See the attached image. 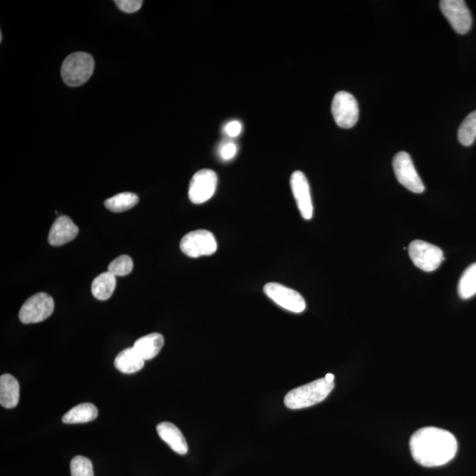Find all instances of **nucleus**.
Masks as SVG:
<instances>
[{
	"label": "nucleus",
	"instance_id": "nucleus-1",
	"mask_svg": "<svg viewBox=\"0 0 476 476\" xmlns=\"http://www.w3.org/2000/svg\"><path fill=\"white\" fill-rule=\"evenodd\" d=\"M409 446L413 460L426 468L447 464L458 451V442L453 434L436 427H425L413 433Z\"/></svg>",
	"mask_w": 476,
	"mask_h": 476
},
{
	"label": "nucleus",
	"instance_id": "nucleus-2",
	"mask_svg": "<svg viewBox=\"0 0 476 476\" xmlns=\"http://www.w3.org/2000/svg\"><path fill=\"white\" fill-rule=\"evenodd\" d=\"M335 382L319 378L307 385L293 389L285 396L284 404L290 409L309 408L324 401L331 394Z\"/></svg>",
	"mask_w": 476,
	"mask_h": 476
},
{
	"label": "nucleus",
	"instance_id": "nucleus-3",
	"mask_svg": "<svg viewBox=\"0 0 476 476\" xmlns=\"http://www.w3.org/2000/svg\"><path fill=\"white\" fill-rule=\"evenodd\" d=\"M95 69V60L86 52H75L65 59L61 68L62 79L72 88L85 84Z\"/></svg>",
	"mask_w": 476,
	"mask_h": 476
},
{
	"label": "nucleus",
	"instance_id": "nucleus-4",
	"mask_svg": "<svg viewBox=\"0 0 476 476\" xmlns=\"http://www.w3.org/2000/svg\"><path fill=\"white\" fill-rule=\"evenodd\" d=\"M218 245L213 233L206 229H198L188 233L180 242V249L190 258H200L213 255L217 252Z\"/></svg>",
	"mask_w": 476,
	"mask_h": 476
},
{
	"label": "nucleus",
	"instance_id": "nucleus-5",
	"mask_svg": "<svg viewBox=\"0 0 476 476\" xmlns=\"http://www.w3.org/2000/svg\"><path fill=\"white\" fill-rule=\"evenodd\" d=\"M409 255L416 266L428 273L439 269L444 259L442 250L423 240L413 241L409 246Z\"/></svg>",
	"mask_w": 476,
	"mask_h": 476
},
{
	"label": "nucleus",
	"instance_id": "nucleus-6",
	"mask_svg": "<svg viewBox=\"0 0 476 476\" xmlns=\"http://www.w3.org/2000/svg\"><path fill=\"white\" fill-rule=\"evenodd\" d=\"M54 300L50 295L37 293L32 295L20 308L19 319L23 324H34L47 319L54 311Z\"/></svg>",
	"mask_w": 476,
	"mask_h": 476
},
{
	"label": "nucleus",
	"instance_id": "nucleus-7",
	"mask_svg": "<svg viewBox=\"0 0 476 476\" xmlns=\"http://www.w3.org/2000/svg\"><path fill=\"white\" fill-rule=\"evenodd\" d=\"M332 113L337 126L349 129L359 121V103L350 93L338 92L333 97Z\"/></svg>",
	"mask_w": 476,
	"mask_h": 476
},
{
	"label": "nucleus",
	"instance_id": "nucleus-8",
	"mask_svg": "<svg viewBox=\"0 0 476 476\" xmlns=\"http://www.w3.org/2000/svg\"><path fill=\"white\" fill-rule=\"evenodd\" d=\"M392 167H394L395 176L399 184H401L410 192L415 193L425 192V185L416 172L411 156L408 153L399 152L394 157Z\"/></svg>",
	"mask_w": 476,
	"mask_h": 476
},
{
	"label": "nucleus",
	"instance_id": "nucleus-9",
	"mask_svg": "<svg viewBox=\"0 0 476 476\" xmlns=\"http://www.w3.org/2000/svg\"><path fill=\"white\" fill-rule=\"evenodd\" d=\"M264 292L267 297L288 311L301 314L307 308V303L302 295L283 284L267 283L264 286Z\"/></svg>",
	"mask_w": 476,
	"mask_h": 476
},
{
	"label": "nucleus",
	"instance_id": "nucleus-10",
	"mask_svg": "<svg viewBox=\"0 0 476 476\" xmlns=\"http://www.w3.org/2000/svg\"><path fill=\"white\" fill-rule=\"evenodd\" d=\"M218 176L214 170L204 169L194 174L189 186V199L193 204H203L214 196Z\"/></svg>",
	"mask_w": 476,
	"mask_h": 476
},
{
	"label": "nucleus",
	"instance_id": "nucleus-11",
	"mask_svg": "<svg viewBox=\"0 0 476 476\" xmlns=\"http://www.w3.org/2000/svg\"><path fill=\"white\" fill-rule=\"evenodd\" d=\"M440 9L458 34H465L471 30L472 16L465 1L442 0L440 1Z\"/></svg>",
	"mask_w": 476,
	"mask_h": 476
},
{
	"label": "nucleus",
	"instance_id": "nucleus-12",
	"mask_svg": "<svg viewBox=\"0 0 476 476\" xmlns=\"http://www.w3.org/2000/svg\"><path fill=\"white\" fill-rule=\"evenodd\" d=\"M290 186L302 217L304 220H311L314 215V205L307 176L302 172H295L290 177Z\"/></svg>",
	"mask_w": 476,
	"mask_h": 476
},
{
	"label": "nucleus",
	"instance_id": "nucleus-13",
	"mask_svg": "<svg viewBox=\"0 0 476 476\" xmlns=\"http://www.w3.org/2000/svg\"><path fill=\"white\" fill-rule=\"evenodd\" d=\"M78 233L79 229L71 218L62 215L52 224L48 240L53 246L64 245L74 240Z\"/></svg>",
	"mask_w": 476,
	"mask_h": 476
},
{
	"label": "nucleus",
	"instance_id": "nucleus-14",
	"mask_svg": "<svg viewBox=\"0 0 476 476\" xmlns=\"http://www.w3.org/2000/svg\"><path fill=\"white\" fill-rule=\"evenodd\" d=\"M157 433L160 437L175 451V453L185 455L188 453V444H187L185 437H184L181 430H180L173 423L169 422H162L159 423L157 427Z\"/></svg>",
	"mask_w": 476,
	"mask_h": 476
},
{
	"label": "nucleus",
	"instance_id": "nucleus-15",
	"mask_svg": "<svg viewBox=\"0 0 476 476\" xmlns=\"http://www.w3.org/2000/svg\"><path fill=\"white\" fill-rule=\"evenodd\" d=\"M20 385L12 375L4 374L0 378V404L6 409H13L18 405Z\"/></svg>",
	"mask_w": 476,
	"mask_h": 476
},
{
	"label": "nucleus",
	"instance_id": "nucleus-16",
	"mask_svg": "<svg viewBox=\"0 0 476 476\" xmlns=\"http://www.w3.org/2000/svg\"><path fill=\"white\" fill-rule=\"evenodd\" d=\"M165 344V338L160 333H150L135 342L134 349L145 361L155 359Z\"/></svg>",
	"mask_w": 476,
	"mask_h": 476
},
{
	"label": "nucleus",
	"instance_id": "nucleus-17",
	"mask_svg": "<svg viewBox=\"0 0 476 476\" xmlns=\"http://www.w3.org/2000/svg\"><path fill=\"white\" fill-rule=\"evenodd\" d=\"M145 360L136 352L134 347L121 351L115 359L116 369L124 374H133L144 367Z\"/></svg>",
	"mask_w": 476,
	"mask_h": 476
},
{
	"label": "nucleus",
	"instance_id": "nucleus-18",
	"mask_svg": "<svg viewBox=\"0 0 476 476\" xmlns=\"http://www.w3.org/2000/svg\"><path fill=\"white\" fill-rule=\"evenodd\" d=\"M98 416V409L92 403H82L75 406L65 413L62 418V422L67 425H76V423H85L94 421Z\"/></svg>",
	"mask_w": 476,
	"mask_h": 476
},
{
	"label": "nucleus",
	"instance_id": "nucleus-19",
	"mask_svg": "<svg viewBox=\"0 0 476 476\" xmlns=\"http://www.w3.org/2000/svg\"><path fill=\"white\" fill-rule=\"evenodd\" d=\"M116 276L110 272L99 274L93 281L91 290L94 297L100 301H105L112 295L116 288Z\"/></svg>",
	"mask_w": 476,
	"mask_h": 476
},
{
	"label": "nucleus",
	"instance_id": "nucleus-20",
	"mask_svg": "<svg viewBox=\"0 0 476 476\" xmlns=\"http://www.w3.org/2000/svg\"><path fill=\"white\" fill-rule=\"evenodd\" d=\"M139 203V197L135 193H122L110 198L104 202V206L114 213H122V212L131 210Z\"/></svg>",
	"mask_w": 476,
	"mask_h": 476
},
{
	"label": "nucleus",
	"instance_id": "nucleus-21",
	"mask_svg": "<svg viewBox=\"0 0 476 476\" xmlns=\"http://www.w3.org/2000/svg\"><path fill=\"white\" fill-rule=\"evenodd\" d=\"M458 295L462 300H469L476 294V263L465 271L458 286Z\"/></svg>",
	"mask_w": 476,
	"mask_h": 476
},
{
	"label": "nucleus",
	"instance_id": "nucleus-22",
	"mask_svg": "<svg viewBox=\"0 0 476 476\" xmlns=\"http://www.w3.org/2000/svg\"><path fill=\"white\" fill-rule=\"evenodd\" d=\"M458 139L465 147L472 145L476 139V110L465 118L458 131Z\"/></svg>",
	"mask_w": 476,
	"mask_h": 476
},
{
	"label": "nucleus",
	"instance_id": "nucleus-23",
	"mask_svg": "<svg viewBox=\"0 0 476 476\" xmlns=\"http://www.w3.org/2000/svg\"><path fill=\"white\" fill-rule=\"evenodd\" d=\"M134 269V262L131 257L122 255L117 257L108 266V272L112 274L115 276H126L129 274Z\"/></svg>",
	"mask_w": 476,
	"mask_h": 476
},
{
	"label": "nucleus",
	"instance_id": "nucleus-24",
	"mask_svg": "<svg viewBox=\"0 0 476 476\" xmlns=\"http://www.w3.org/2000/svg\"><path fill=\"white\" fill-rule=\"evenodd\" d=\"M72 476H94L93 464L89 458L76 456L70 464Z\"/></svg>",
	"mask_w": 476,
	"mask_h": 476
},
{
	"label": "nucleus",
	"instance_id": "nucleus-25",
	"mask_svg": "<svg viewBox=\"0 0 476 476\" xmlns=\"http://www.w3.org/2000/svg\"><path fill=\"white\" fill-rule=\"evenodd\" d=\"M114 3L121 11L127 13L139 11L143 4V1H141V0H117Z\"/></svg>",
	"mask_w": 476,
	"mask_h": 476
},
{
	"label": "nucleus",
	"instance_id": "nucleus-26",
	"mask_svg": "<svg viewBox=\"0 0 476 476\" xmlns=\"http://www.w3.org/2000/svg\"><path fill=\"white\" fill-rule=\"evenodd\" d=\"M236 152H238V148H236V144L233 142H227V143L221 146L219 154L224 161H229V160L235 157Z\"/></svg>",
	"mask_w": 476,
	"mask_h": 476
},
{
	"label": "nucleus",
	"instance_id": "nucleus-27",
	"mask_svg": "<svg viewBox=\"0 0 476 476\" xmlns=\"http://www.w3.org/2000/svg\"><path fill=\"white\" fill-rule=\"evenodd\" d=\"M225 133L229 135V137L235 138L238 137L242 131V124L239 121H231L227 124V126L224 128Z\"/></svg>",
	"mask_w": 476,
	"mask_h": 476
},
{
	"label": "nucleus",
	"instance_id": "nucleus-28",
	"mask_svg": "<svg viewBox=\"0 0 476 476\" xmlns=\"http://www.w3.org/2000/svg\"><path fill=\"white\" fill-rule=\"evenodd\" d=\"M325 378L328 382H333L335 380V376L331 373L326 374Z\"/></svg>",
	"mask_w": 476,
	"mask_h": 476
},
{
	"label": "nucleus",
	"instance_id": "nucleus-29",
	"mask_svg": "<svg viewBox=\"0 0 476 476\" xmlns=\"http://www.w3.org/2000/svg\"><path fill=\"white\" fill-rule=\"evenodd\" d=\"M2 40H3L2 33H0V41H2Z\"/></svg>",
	"mask_w": 476,
	"mask_h": 476
}]
</instances>
